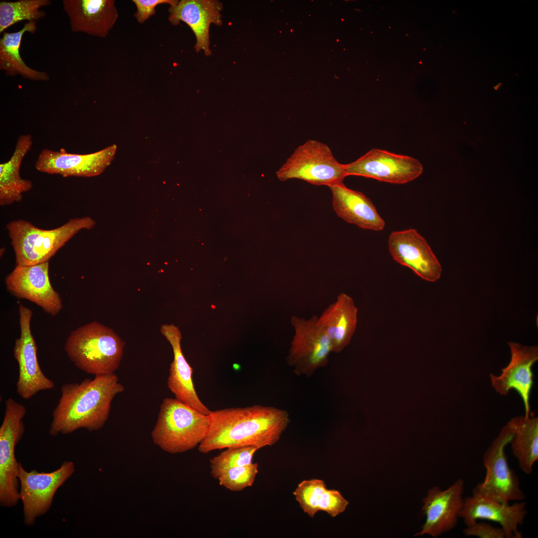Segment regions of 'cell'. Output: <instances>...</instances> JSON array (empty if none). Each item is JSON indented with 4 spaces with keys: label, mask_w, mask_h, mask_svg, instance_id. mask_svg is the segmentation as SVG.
<instances>
[{
    "label": "cell",
    "mask_w": 538,
    "mask_h": 538,
    "mask_svg": "<svg viewBox=\"0 0 538 538\" xmlns=\"http://www.w3.org/2000/svg\"><path fill=\"white\" fill-rule=\"evenodd\" d=\"M508 344L511 350V361L502 369L500 375H490L491 385L496 392L506 396L511 389L515 390L522 398L525 416L528 417L531 414L530 397L534 384L532 367L538 360V347L524 346L513 342Z\"/></svg>",
    "instance_id": "e0dca14e"
},
{
    "label": "cell",
    "mask_w": 538,
    "mask_h": 538,
    "mask_svg": "<svg viewBox=\"0 0 538 538\" xmlns=\"http://www.w3.org/2000/svg\"><path fill=\"white\" fill-rule=\"evenodd\" d=\"M258 450L253 446L227 448L210 460L212 476L217 479L221 473L228 469L251 464L253 457Z\"/></svg>",
    "instance_id": "f1b7e54d"
},
{
    "label": "cell",
    "mask_w": 538,
    "mask_h": 538,
    "mask_svg": "<svg viewBox=\"0 0 538 538\" xmlns=\"http://www.w3.org/2000/svg\"><path fill=\"white\" fill-rule=\"evenodd\" d=\"M160 332L172 346L174 358L170 364L167 387L176 399L206 414L211 410L204 404L196 393L192 380L193 369L182 353L181 333L172 324H163Z\"/></svg>",
    "instance_id": "44dd1931"
},
{
    "label": "cell",
    "mask_w": 538,
    "mask_h": 538,
    "mask_svg": "<svg viewBox=\"0 0 538 538\" xmlns=\"http://www.w3.org/2000/svg\"><path fill=\"white\" fill-rule=\"evenodd\" d=\"M512 437V432L506 424L493 440L483 457L485 478L473 489L472 494L504 504L525 499L519 478L510 467L505 452Z\"/></svg>",
    "instance_id": "52a82bcc"
},
{
    "label": "cell",
    "mask_w": 538,
    "mask_h": 538,
    "mask_svg": "<svg viewBox=\"0 0 538 538\" xmlns=\"http://www.w3.org/2000/svg\"><path fill=\"white\" fill-rule=\"evenodd\" d=\"M36 21L28 22L19 31L4 32L0 39V69L10 76L20 75L35 81H47L50 76L45 71L28 66L20 55L22 36L25 32L34 34L37 30Z\"/></svg>",
    "instance_id": "484cf974"
},
{
    "label": "cell",
    "mask_w": 538,
    "mask_h": 538,
    "mask_svg": "<svg viewBox=\"0 0 538 538\" xmlns=\"http://www.w3.org/2000/svg\"><path fill=\"white\" fill-rule=\"evenodd\" d=\"M75 471L72 461H64L58 469L50 472L27 471L19 463V499L26 526L33 525L38 518L48 512L57 491Z\"/></svg>",
    "instance_id": "30bf717a"
},
{
    "label": "cell",
    "mask_w": 538,
    "mask_h": 538,
    "mask_svg": "<svg viewBox=\"0 0 538 538\" xmlns=\"http://www.w3.org/2000/svg\"><path fill=\"white\" fill-rule=\"evenodd\" d=\"M317 318L316 315L308 319L296 315L290 318L294 334L286 360L297 375L310 376L328 363L332 345L327 334L318 325Z\"/></svg>",
    "instance_id": "9c48e42d"
},
{
    "label": "cell",
    "mask_w": 538,
    "mask_h": 538,
    "mask_svg": "<svg viewBox=\"0 0 538 538\" xmlns=\"http://www.w3.org/2000/svg\"><path fill=\"white\" fill-rule=\"evenodd\" d=\"M117 149V145L113 144L95 152L79 154L68 152L63 148L59 150L44 148L39 154L34 167L40 172L63 177L95 176L111 164Z\"/></svg>",
    "instance_id": "5bb4252c"
},
{
    "label": "cell",
    "mask_w": 538,
    "mask_h": 538,
    "mask_svg": "<svg viewBox=\"0 0 538 538\" xmlns=\"http://www.w3.org/2000/svg\"><path fill=\"white\" fill-rule=\"evenodd\" d=\"M210 425L209 414L176 399L165 398L151 431L153 443L165 452L180 453L198 446Z\"/></svg>",
    "instance_id": "5b68a950"
},
{
    "label": "cell",
    "mask_w": 538,
    "mask_h": 538,
    "mask_svg": "<svg viewBox=\"0 0 538 538\" xmlns=\"http://www.w3.org/2000/svg\"><path fill=\"white\" fill-rule=\"evenodd\" d=\"M344 168L347 176H361L398 184L412 181L423 172V166L417 159L378 148L344 164Z\"/></svg>",
    "instance_id": "7c38bea8"
},
{
    "label": "cell",
    "mask_w": 538,
    "mask_h": 538,
    "mask_svg": "<svg viewBox=\"0 0 538 538\" xmlns=\"http://www.w3.org/2000/svg\"><path fill=\"white\" fill-rule=\"evenodd\" d=\"M124 390L114 373L63 384L52 412L49 434L55 436L81 428L89 431L100 429L108 420L114 398Z\"/></svg>",
    "instance_id": "7a4b0ae2"
},
{
    "label": "cell",
    "mask_w": 538,
    "mask_h": 538,
    "mask_svg": "<svg viewBox=\"0 0 538 538\" xmlns=\"http://www.w3.org/2000/svg\"><path fill=\"white\" fill-rule=\"evenodd\" d=\"M6 288L18 299H27L55 316L63 308L62 299L49 276V262L32 266L16 265L5 277Z\"/></svg>",
    "instance_id": "4fadbf2b"
},
{
    "label": "cell",
    "mask_w": 538,
    "mask_h": 538,
    "mask_svg": "<svg viewBox=\"0 0 538 538\" xmlns=\"http://www.w3.org/2000/svg\"><path fill=\"white\" fill-rule=\"evenodd\" d=\"M32 145L30 134H23L17 138L14 152L6 162L0 164V205H9L19 202L23 193L30 191L32 182L22 178L19 171L22 161Z\"/></svg>",
    "instance_id": "cb8c5ba5"
},
{
    "label": "cell",
    "mask_w": 538,
    "mask_h": 538,
    "mask_svg": "<svg viewBox=\"0 0 538 538\" xmlns=\"http://www.w3.org/2000/svg\"><path fill=\"white\" fill-rule=\"evenodd\" d=\"M513 433L510 443L521 470L526 474L533 471L538 460V418L533 413L513 417L508 422Z\"/></svg>",
    "instance_id": "4316f807"
},
{
    "label": "cell",
    "mask_w": 538,
    "mask_h": 538,
    "mask_svg": "<svg viewBox=\"0 0 538 538\" xmlns=\"http://www.w3.org/2000/svg\"><path fill=\"white\" fill-rule=\"evenodd\" d=\"M51 3V0H18L0 2V33L23 20L36 21L45 17L40 8Z\"/></svg>",
    "instance_id": "83f0119b"
},
{
    "label": "cell",
    "mask_w": 538,
    "mask_h": 538,
    "mask_svg": "<svg viewBox=\"0 0 538 538\" xmlns=\"http://www.w3.org/2000/svg\"><path fill=\"white\" fill-rule=\"evenodd\" d=\"M293 494L303 512L311 518L320 511L335 517L349 504L339 491L328 489L324 481L319 479L302 481Z\"/></svg>",
    "instance_id": "d4e9b609"
},
{
    "label": "cell",
    "mask_w": 538,
    "mask_h": 538,
    "mask_svg": "<svg viewBox=\"0 0 538 538\" xmlns=\"http://www.w3.org/2000/svg\"><path fill=\"white\" fill-rule=\"evenodd\" d=\"M527 513L526 504L523 501L510 505L472 494L464 499L459 518L465 525L479 519L493 521L501 525L505 538H522L518 528L523 524Z\"/></svg>",
    "instance_id": "ac0fdd59"
},
{
    "label": "cell",
    "mask_w": 538,
    "mask_h": 538,
    "mask_svg": "<svg viewBox=\"0 0 538 538\" xmlns=\"http://www.w3.org/2000/svg\"><path fill=\"white\" fill-rule=\"evenodd\" d=\"M464 480L459 478L444 491L438 487L429 489L421 509L426 521L415 536L428 534L436 538L456 526L464 504Z\"/></svg>",
    "instance_id": "2e32d148"
},
{
    "label": "cell",
    "mask_w": 538,
    "mask_h": 538,
    "mask_svg": "<svg viewBox=\"0 0 538 538\" xmlns=\"http://www.w3.org/2000/svg\"><path fill=\"white\" fill-rule=\"evenodd\" d=\"M26 413L25 406L13 399L5 401L0 427V504L3 507H13L20 500V463L15 458V448L24 432L23 419Z\"/></svg>",
    "instance_id": "ba28073f"
},
{
    "label": "cell",
    "mask_w": 538,
    "mask_h": 538,
    "mask_svg": "<svg viewBox=\"0 0 538 538\" xmlns=\"http://www.w3.org/2000/svg\"><path fill=\"white\" fill-rule=\"evenodd\" d=\"M329 187L333 208L338 217L363 229L379 231L384 228L385 221L372 201L363 193L347 187L343 182Z\"/></svg>",
    "instance_id": "603a6c76"
},
{
    "label": "cell",
    "mask_w": 538,
    "mask_h": 538,
    "mask_svg": "<svg viewBox=\"0 0 538 538\" xmlns=\"http://www.w3.org/2000/svg\"><path fill=\"white\" fill-rule=\"evenodd\" d=\"M393 260L429 282L438 280L442 267L426 240L414 229L394 231L388 239Z\"/></svg>",
    "instance_id": "9a60e30c"
},
{
    "label": "cell",
    "mask_w": 538,
    "mask_h": 538,
    "mask_svg": "<svg viewBox=\"0 0 538 538\" xmlns=\"http://www.w3.org/2000/svg\"><path fill=\"white\" fill-rule=\"evenodd\" d=\"M222 3L217 0H181L169 7L168 19L174 25L180 21L186 23L195 35V51L203 50L205 55L210 56L212 52L209 48V27L212 23L222 25Z\"/></svg>",
    "instance_id": "d6986e66"
},
{
    "label": "cell",
    "mask_w": 538,
    "mask_h": 538,
    "mask_svg": "<svg viewBox=\"0 0 538 538\" xmlns=\"http://www.w3.org/2000/svg\"><path fill=\"white\" fill-rule=\"evenodd\" d=\"M463 534L466 537H477L480 538H505V534L501 527L477 521L466 525Z\"/></svg>",
    "instance_id": "4dcf8cb0"
},
{
    "label": "cell",
    "mask_w": 538,
    "mask_h": 538,
    "mask_svg": "<svg viewBox=\"0 0 538 538\" xmlns=\"http://www.w3.org/2000/svg\"><path fill=\"white\" fill-rule=\"evenodd\" d=\"M136 7L134 16L139 23H143L150 16L155 14V7L159 4L167 3L170 6L177 4L176 0H133Z\"/></svg>",
    "instance_id": "1f68e13d"
},
{
    "label": "cell",
    "mask_w": 538,
    "mask_h": 538,
    "mask_svg": "<svg viewBox=\"0 0 538 538\" xmlns=\"http://www.w3.org/2000/svg\"><path fill=\"white\" fill-rule=\"evenodd\" d=\"M209 416L207 434L198 446L204 454L229 447L272 446L290 422L286 411L259 404L211 411Z\"/></svg>",
    "instance_id": "6da1fadb"
},
{
    "label": "cell",
    "mask_w": 538,
    "mask_h": 538,
    "mask_svg": "<svg viewBox=\"0 0 538 538\" xmlns=\"http://www.w3.org/2000/svg\"><path fill=\"white\" fill-rule=\"evenodd\" d=\"M358 312L353 298L341 292L318 316L317 323L329 338L332 352L340 353L350 343L357 328Z\"/></svg>",
    "instance_id": "7402d4cb"
},
{
    "label": "cell",
    "mask_w": 538,
    "mask_h": 538,
    "mask_svg": "<svg viewBox=\"0 0 538 538\" xmlns=\"http://www.w3.org/2000/svg\"><path fill=\"white\" fill-rule=\"evenodd\" d=\"M257 463L228 469L217 479L219 484L234 492L241 491L253 484L258 473Z\"/></svg>",
    "instance_id": "f546056e"
},
{
    "label": "cell",
    "mask_w": 538,
    "mask_h": 538,
    "mask_svg": "<svg viewBox=\"0 0 538 538\" xmlns=\"http://www.w3.org/2000/svg\"><path fill=\"white\" fill-rule=\"evenodd\" d=\"M125 345L112 328L94 321L71 332L64 350L77 368L97 376L114 373L120 366Z\"/></svg>",
    "instance_id": "3957f363"
},
{
    "label": "cell",
    "mask_w": 538,
    "mask_h": 538,
    "mask_svg": "<svg viewBox=\"0 0 538 538\" xmlns=\"http://www.w3.org/2000/svg\"><path fill=\"white\" fill-rule=\"evenodd\" d=\"M18 312L20 334L13 349L18 366L16 392L27 400L40 391L53 389L55 384L44 374L38 363L37 346L31 330L32 311L20 304Z\"/></svg>",
    "instance_id": "8fae6325"
},
{
    "label": "cell",
    "mask_w": 538,
    "mask_h": 538,
    "mask_svg": "<svg viewBox=\"0 0 538 538\" xmlns=\"http://www.w3.org/2000/svg\"><path fill=\"white\" fill-rule=\"evenodd\" d=\"M71 30L106 37L118 18L114 0H63Z\"/></svg>",
    "instance_id": "ffe728a7"
},
{
    "label": "cell",
    "mask_w": 538,
    "mask_h": 538,
    "mask_svg": "<svg viewBox=\"0 0 538 538\" xmlns=\"http://www.w3.org/2000/svg\"><path fill=\"white\" fill-rule=\"evenodd\" d=\"M96 222L86 216L69 219L60 227L46 230L19 219L6 226L16 265L32 266L49 262L79 232L93 228Z\"/></svg>",
    "instance_id": "277c9868"
},
{
    "label": "cell",
    "mask_w": 538,
    "mask_h": 538,
    "mask_svg": "<svg viewBox=\"0 0 538 538\" xmlns=\"http://www.w3.org/2000/svg\"><path fill=\"white\" fill-rule=\"evenodd\" d=\"M281 181L299 179L328 187L343 182L344 164L334 156L328 145L309 139L298 146L276 172Z\"/></svg>",
    "instance_id": "8992f818"
}]
</instances>
